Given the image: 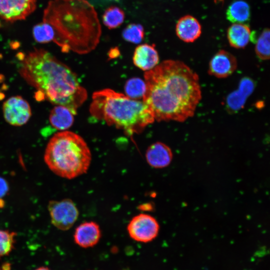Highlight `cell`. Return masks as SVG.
<instances>
[{
  "label": "cell",
  "mask_w": 270,
  "mask_h": 270,
  "mask_svg": "<svg viewBox=\"0 0 270 270\" xmlns=\"http://www.w3.org/2000/svg\"><path fill=\"white\" fill-rule=\"evenodd\" d=\"M142 100L157 121L183 122L192 116L202 98L198 74L183 62L164 60L146 72Z\"/></svg>",
  "instance_id": "cell-1"
},
{
  "label": "cell",
  "mask_w": 270,
  "mask_h": 270,
  "mask_svg": "<svg viewBox=\"0 0 270 270\" xmlns=\"http://www.w3.org/2000/svg\"><path fill=\"white\" fill-rule=\"evenodd\" d=\"M19 72L36 90L35 98L68 108L75 115L87 98L76 74L47 50L34 48L19 53Z\"/></svg>",
  "instance_id": "cell-2"
},
{
  "label": "cell",
  "mask_w": 270,
  "mask_h": 270,
  "mask_svg": "<svg viewBox=\"0 0 270 270\" xmlns=\"http://www.w3.org/2000/svg\"><path fill=\"white\" fill-rule=\"evenodd\" d=\"M43 22L54 29V42L63 52L86 54L99 43L102 30L94 8L86 0H52L44 10Z\"/></svg>",
  "instance_id": "cell-3"
},
{
  "label": "cell",
  "mask_w": 270,
  "mask_h": 270,
  "mask_svg": "<svg viewBox=\"0 0 270 270\" xmlns=\"http://www.w3.org/2000/svg\"><path fill=\"white\" fill-rule=\"evenodd\" d=\"M90 112L94 118L128 135L142 132L155 120L152 112L143 100L108 88L93 94Z\"/></svg>",
  "instance_id": "cell-4"
},
{
  "label": "cell",
  "mask_w": 270,
  "mask_h": 270,
  "mask_svg": "<svg viewBox=\"0 0 270 270\" xmlns=\"http://www.w3.org/2000/svg\"><path fill=\"white\" fill-rule=\"evenodd\" d=\"M44 160L56 174L70 180L87 172L92 154L80 136L64 130L56 133L50 138L46 148Z\"/></svg>",
  "instance_id": "cell-5"
},
{
  "label": "cell",
  "mask_w": 270,
  "mask_h": 270,
  "mask_svg": "<svg viewBox=\"0 0 270 270\" xmlns=\"http://www.w3.org/2000/svg\"><path fill=\"white\" fill-rule=\"evenodd\" d=\"M48 210L52 224L62 230L70 228L76 221L79 214L74 202L68 198L58 201H50Z\"/></svg>",
  "instance_id": "cell-6"
},
{
  "label": "cell",
  "mask_w": 270,
  "mask_h": 270,
  "mask_svg": "<svg viewBox=\"0 0 270 270\" xmlns=\"http://www.w3.org/2000/svg\"><path fill=\"white\" fill-rule=\"evenodd\" d=\"M160 224L152 216L146 214H140L134 216L127 226L130 237L142 242H148L158 236Z\"/></svg>",
  "instance_id": "cell-7"
},
{
  "label": "cell",
  "mask_w": 270,
  "mask_h": 270,
  "mask_svg": "<svg viewBox=\"0 0 270 270\" xmlns=\"http://www.w3.org/2000/svg\"><path fill=\"white\" fill-rule=\"evenodd\" d=\"M2 112L6 122L14 126L26 124L32 115L29 104L18 96H12L5 101L2 106Z\"/></svg>",
  "instance_id": "cell-8"
},
{
  "label": "cell",
  "mask_w": 270,
  "mask_h": 270,
  "mask_svg": "<svg viewBox=\"0 0 270 270\" xmlns=\"http://www.w3.org/2000/svg\"><path fill=\"white\" fill-rule=\"evenodd\" d=\"M36 8V0H0V17L14 22L23 20Z\"/></svg>",
  "instance_id": "cell-9"
},
{
  "label": "cell",
  "mask_w": 270,
  "mask_h": 270,
  "mask_svg": "<svg viewBox=\"0 0 270 270\" xmlns=\"http://www.w3.org/2000/svg\"><path fill=\"white\" fill-rule=\"evenodd\" d=\"M237 68L236 57L229 52L220 50L211 58L208 73L218 78H226L232 74Z\"/></svg>",
  "instance_id": "cell-10"
},
{
  "label": "cell",
  "mask_w": 270,
  "mask_h": 270,
  "mask_svg": "<svg viewBox=\"0 0 270 270\" xmlns=\"http://www.w3.org/2000/svg\"><path fill=\"white\" fill-rule=\"evenodd\" d=\"M255 88L254 81L248 77L242 78L238 88L230 92L226 100V108L230 113L239 111Z\"/></svg>",
  "instance_id": "cell-11"
},
{
  "label": "cell",
  "mask_w": 270,
  "mask_h": 270,
  "mask_svg": "<svg viewBox=\"0 0 270 270\" xmlns=\"http://www.w3.org/2000/svg\"><path fill=\"white\" fill-rule=\"evenodd\" d=\"M148 164L154 168H163L172 162L173 154L171 148L165 144L158 142L150 145L146 150Z\"/></svg>",
  "instance_id": "cell-12"
},
{
  "label": "cell",
  "mask_w": 270,
  "mask_h": 270,
  "mask_svg": "<svg viewBox=\"0 0 270 270\" xmlns=\"http://www.w3.org/2000/svg\"><path fill=\"white\" fill-rule=\"evenodd\" d=\"M100 237V227L93 221L82 223L76 228L74 235L76 244L83 248L94 246L98 243Z\"/></svg>",
  "instance_id": "cell-13"
},
{
  "label": "cell",
  "mask_w": 270,
  "mask_h": 270,
  "mask_svg": "<svg viewBox=\"0 0 270 270\" xmlns=\"http://www.w3.org/2000/svg\"><path fill=\"white\" fill-rule=\"evenodd\" d=\"M134 64L144 71L153 69L158 64L159 56L154 44H144L135 49L132 57Z\"/></svg>",
  "instance_id": "cell-14"
},
{
  "label": "cell",
  "mask_w": 270,
  "mask_h": 270,
  "mask_svg": "<svg viewBox=\"0 0 270 270\" xmlns=\"http://www.w3.org/2000/svg\"><path fill=\"white\" fill-rule=\"evenodd\" d=\"M176 32L177 36L182 40L192 42L200 36L202 26L196 18L190 15H186L178 20Z\"/></svg>",
  "instance_id": "cell-15"
},
{
  "label": "cell",
  "mask_w": 270,
  "mask_h": 270,
  "mask_svg": "<svg viewBox=\"0 0 270 270\" xmlns=\"http://www.w3.org/2000/svg\"><path fill=\"white\" fill-rule=\"evenodd\" d=\"M254 32H252L248 25L234 23L228 29L227 38L230 45L236 48H245L250 41L256 42Z\"/></svg>",
  "instance_id": "cell-16"
},
{
  "label": "cell",
  "mask_w": 270,
  "mask_h": 270,
  "mask_svg": "<svg viewBox=\"0 0 270 270\" xmlns=\"http://www.w3.org/2000/svg\"><path fill=\"white\" fill-rule=\"evenodd\" d=\"M74 114L67 108L57 105L50 111L49 116L50 128L54 130L64 131L72 125Z\"/></svg>",
  "instance_id": "cell-17"
},
{
  "label": "cell",
  "mask_w": 270,
  "mask_h": 270,
  "mask_svg": "<svg viewBox=\"0 0 270 270\" xmlns=\"http://www.w3.org/2000/svg\"><path fill=\"white\" fill-rule=\"evenodd\" d=\"M226 18L232 22L244 23L250 20V7L242 0L234 1L228 7L226 12Z\"/></svg>",
  "instance_id": "cell-18"
},
{
  "label": "cell",
  "mask_w": 270,
  "mask_h": 270,
  "mask_svg": "<svg viewBox=\"0 0 270 270\" xmlns=\"http://www.w3.org/2000/svg\"><path fill=\"white\" fill-rule=\"evenodd\" d=\"M125 14L119 7L111 6L106 8L102 15V22L108 29H114L124 22Z\"/></svg>",
  "instance_id": "cell-19"
},
{
  "label": "cell",
  "mask_w": 270,
  "mask_h": 270,
  "mask_svg": "<svg viewBox=\"0 0 270 270\" xmlns=\"http://www.w3.org/2000/svg\"><path fill=\"white\" fill-rule=\"evenodd\" d=\"M145 82L138 78H132L128 80L124 86L126 95L134 100L142 98L146 92Z\"/></svg>",
  "instance_id": "cell-20"
},
{
  "label": "cell",
  "mask_w": 270,
  "mask_h": 270,
  "mask_svg": "<svg viewBox=\"0 0 270 270\" xmlns=\"http://www.w3.org/2000/svg\"><path fill=\"white\" fill-rule=\"evenodd\" d=\"M34 38L39 43H47L53 41L54 32L52 26L47 22H42L35 25L32 29Z\"/></svg>",
  "instance_id": "cell-21"
},
{
  "label": "cell",
  "mask_w": 270,
  "mask_h": 270,
  "mask_svg": "<svg viewBox=\"0 0 270 270\" xmlns=\"http://www.w3.org/2000/svg\"><path fill=\"white\" fill-rule=\"evenodd\" d=\"M270 33L268 28L264 29L256 41L255 52L262 60L270 58Z\"/></svg>",
  "instance_id": "cell-22"
},
{
  "label": "cell",
  "mask_w": 270,
  "mask_h": 270,
  "mask_svg": "<svg viewBox=\"0 0 270 270\" xmlns=\"http://www.w3.org/2000/svg\"><path fill=\"white\" fill-rule=\"evenodd\" d=\"M144 36V28L138 24H128L122 30L123 38L130 42L138 44L141 42Z\"/></svg>",
  "instance_id": "cell-23"
},
{
  "label": "cell",
  "mask_w": 270,
  "mask_h": 270,
  "mask_svg": "<svg viewBox=\"0 0 270 270\" xmlns=\"http://www.w3.org/2000/svg\"><path fill=\"white\" fill-rule=\"evenodd\" d=\"M16 234L0 229V256L8 255L14 247Z\"/></svg>",
  "instance_id": "cell-24"
},
{
  "label": "cell",
  "mask_w": 270,
  "mask_h": 270,
  "mask_svg": "<svg viewBox=\"0 0 270 270\" xmlns=\"http://www.w3.org/2000/svg\"><path fill=\"white\" fill-rule=\"evenodd\" d=\"M8 186L6 180L0 177V198L4 196L8 192Z\"/></svg>",
  "instance_id": "cell-25"
},
{
  "label": "cell",
  "mask_w": 270,
  "mask_h": 270,
  "mask_svg": "<svg viewBox=\"0 0 270 270\" xmlns=\"http://www.w3.org/2000/svg\"><path fill=\"white\" fill-rule=\"evenodd\" d=\"M109 56L110 58H115L118 55L119 51L118 48H112L110 50Z\"/></svg>",
  "instance_id": "cell-26"
},
{
  "label": "cell",
  "mask_w": 270,
  "mask_h": 270,
  "mask_svg": "<svg viewBox=\"0 0 270 270\" xmlns=\"http://www.w3.org/2000/svg\"><path fill=\"white\" fill-rule=\"evenodd\" d=\"M34 270H50L48 268L42 266V267L38 268Z\"/></svg>",
  "instance_id": "cell-27"
},
{
  "label": "cell",
  "mask_w": 270,
  "mask_h": 270,
  "mask_svg": "<svg viewBox=\"0 0 270 270\" xmlns=\"http://www.w3.org/2000/svg\"><path fill=\"white\" fill-rule=\"evenodd\" d=\"M215 1H218V2H222L224 1V0H214Z\"/></svg>",
  "instance_id": "cell-28"
},
{
  "label": "cell",
  "mask_w": 270,
  "mask_h": 270,
  "mask_svg": "<svg viewBox=\"0 0 270 270\" xmlns=\"http://www.w3.org/2000/svg\"></svg>",
  "instance_id": "cell-29"
},
{
  "label": "cell",
  "mask_w": 270,
  "mask_h": 270,
  "mask_svg": "<svg viewBox=\"0 0 270 270\" xmlns=\"http://www.w3.org/2000/svg\"></svg>",
  "instance_id": "cell-30"
},
{
  "label": "cell",
  "mask_w": 270,
  "mask_h": 270,
  "mask_svg": "<svg viewBox=\"0 0 270 270\" xmlns=\"http://www.w3.org/2000/svg\"></svg>",
  "instance_id": "cell-31"
}]
</instances>
